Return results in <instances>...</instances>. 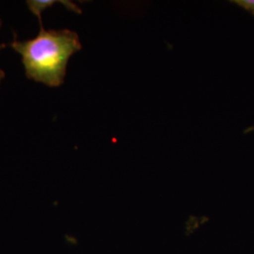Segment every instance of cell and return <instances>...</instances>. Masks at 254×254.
Returning <instances> with one entry per match:
<instances>
[{
  "instance_id": "5",
  "label": "cell",
  "mask_w": 254,
  "mask_h": 254,
  "mask_svg": "<svg viewBox=\"0 0 254 254\" xmlns=\"http://www.w3.org/2000/svg\"><path fill=\"white\" fill-rule=\"evenodd\" d=\"M0 27H1V20H0ZM0 49H1V47H0Z\"/></svg>"
},
{
  "instance_id": "1",
  "label": "cell",
  "mask_w": 254,
  "mask_h": 254,
  "mask_svg": "<svg viewBox=\"0 0 254 254\" xmlns=\"http://www.w3.org/2000/svg\"><path fill=\"white\" fill-rule=\"evenodd\" d=\"M10 46L21 55L27 78L52 88L64 84L69 60L82 47L74 31L44 27L35 38L23 42L15 39Z\"/></svg>"
},
{
  "instance_id": "2",
  "label": "cell",
  "mask_w": 254,
  "mask_h": 254,
  "mask_svg": "<svg viewBox=\"0 0 254 254\" xmlns=\"http://www.w3.org/2000/svg\"><path fill=\"white\" fill-rule=\"evenodd\" d=\"M59 1L56 0H28L27 1V6L28 9L38 17L40 22V27H44L42 23V13L47 8L54 6L55 3Z\"/></svg>"
},
{
  "instance_id": "4",
  "label": "cell",
  "mask_w": 254,
  "mask_h": 254,
  "mask_svg": "<svg viewBox=\"0 0 254 254\" xmlns=\"http://www.w3.org/2000/svg\"><path fill=\"white\" fill-rule=\"evenodd\" d=\"M4 78H5V73H4L3 70L0 69V85H1V83L3 81Z\"/></svg>"
},
{
  "instance_id": "3",
  "label": "cell",
  "mask_w": 254,
  "mask_h": 254,
  "mask_svg": "<svg viewBox=\"0 0 254 254\" xmlns=\"http://www.w3.org/2000/svg\"><path fill=\"white\" fill-rule=\"evenodd\" d=\"M233 2L250 13L254 14V0H236Z\"/></svg>"
}]
</instances>
